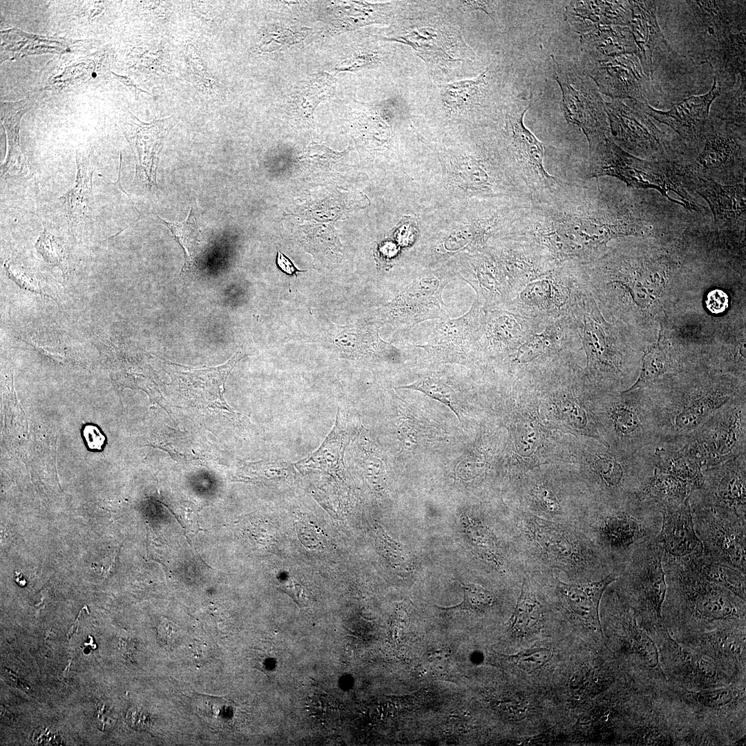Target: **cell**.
<instances>
[{"label":"cell","mask_w":746,"mask_h":746,"mask_svg":"<svg viewBox=\"0 0 746 746\" xmlns=\"http://www.w3.org/2000/svg\"><path fill=\"white\" fill-rule=\"evenodd\" d=\"M627 197L561 181L530 198L506 236L539 245L559 263H589L610 240L653 230L654 220Z\"/></svg>","instance_id":"1"},{"label":"cell","mask_w":746,"mask_h":746,"mask_svg":"<svg viewBox=\"0 0 746 746\" xmlns=\"http://www.w3.org/2000/svg\"><path fill=\"white\" fill-rule=\"evenodd\" d=\"M647 389L658 431V446L670 448L681 447L720 407L745 393L742 385L709 378L653 383Z\"/></svg>","instance_id":"2"},{"label":"cell","mask_w":746,"mask_h":746,"mask_svg":"<svg viewBox=\"0 0 746 746\" xmlns=\"http://www.w3.org/2000/svg\"><path fill=\"white\" fill-rule=\"evenodd\" d=\"M589 147L590 156L584 171V180L612 176L624 182L627 186L656 189L669 201L676 203L668 194L671 191L679 196L682 206L685 209L700 211L686 192L685 164L638 157L622 149L609 136L597 140Z\"/></svg>","instance_id":"3"},{"label":"cell","mask_w":746,"mask_h":746,"mask_svg":"<svg viewBox=\"0 0 746 746\" xmlns=\"http://www.w3.org/2000/svg\"><path fill=\"white\" fill-rule=\"evenodd\" d=\"M666 595L678 619L691 618L704 622L745 616V600L707 580L685 558L663 563Z\"/></svg>","instance_id":"4"},{"label":"cell","mask_w":746,"mask_h":746,"mask_svg":"<svg viewBox=\"0 0 746 746\" xmlns=\"http://www.w3.org/2000/svg\"><path fill=\"white\" fill-rule=\"evenodd\" d=\"M587 359L590 378L600 385L613 383L625 376L622 356L615 351L611 332L591 294L579 284L568 309Z\"/></svg>","instance_id":"5"},{"label":"cell","mask_w":746,"mask_h":746,"mask_svg":"<svg viewBox=\"0 0 746 746\" xmlns=\"http://www.w3.org/2000/svg\"><path fill=\"white\" fill-rule=\"evenodd\" d=\"M702 470L732 459L746 450L745 393L720 407L686 442Z\"/></svg>","instance_id":"6"},{"label":"cell","mask_w":746,"mask_h":746,"mask_svg":"<svg viewBox=\"0 0 746 746\" xmlns=\"http://www.w3.org/2000/svg\"><path fill=\"white\" fill-rule=\"evenodd\" d=\"M601 408L611 439L622 454L658 446L659 437L652 401L647 388L623 391Z\"/></svg>","instance_id":"7"},{"label":"cell","mask_w":746,"mask_h":746,"mask_svg":"<svg viewBox=\"0 0 746 746\" xmlns=\"http://www.w3.org/2000/svg\"><path fill=\"white\" fill-rule=\"evenodd\" d=\"M605 106L611 134L622 149L644 160L677 162L682 146L658 128L638 101L628 105L615 99Z\"/></svg>","instance_id":"8"},{"label":"cell","mask_w":746,"mask_h":746,"mask_svg":"<svg viewBox=\"0 0 746 746\" xmlns=\"http://www.w3.org/2000/svg\"><path fill=\"white\" fill-rule=\"evenodd\" d=\"M577 269L557 265L528 283L505 308L546 325L565 316L579 284Z\"/></svg>","instance_id":"9"},{"label":"cell","mask_w":746,"mask_h":746,"mask_svg":"<svg viewBox=\"0 0 746 746\" xmlns=\"http://www.w3.org/2000/svg\"><path fill=\"white\" fill-rule=\"evenodd\" d=\"M703 551L714 561L746 574V522L725 508L690 504Z\"/></svg>","instance_id":"10"},{"label":"cell","mask_w":746,"mask_h":746,"mask_svg":"<svg viewBox=\"0 0 746 746\" xmlns=\"http://www.w3.org/2000/svg\"><path fill=\"white\" fill-rule=\"evenodd\" d=\"M448 283L443 276L429 273L415 278L390 302L374 312V321L409 330L427 320L448 317L442 293Z\"/></svg>","instance_id":"11"},{"label":"cell","mask_w":746,"mask_h":746,"mask_svg":"<svg viewBox=\"0 0 746 746\" xmlns=\"http://www.w3.org/2000/svg\"><path fill=\"white\" fill-rule=\"evenodd\" d=\"M703 146L694 163L686 164L691 173L714 178L738 180L745 173V127L709 116Z\"/></svg>","instance_id":"12"},{"label":"cell","mask_w":746,"mask_h":746,"mask_svg":"<svg viewBox=\"0 0 746 746\" xmlns=\"http://www.w3.org/2000/svg\"><path fill=\"white\" fill-rule=\"evenodd\" d=\"M655 537L633 551L627 562L622 580L638 613L649 620L660 621L662 618L667 584L662 566L663 551Z\"/></svg>","instance_id":"13"},{"label":"cell","mask_w":746,"mask_h":746,"mask_svg":"<svg viewBox=\"0 0 746 746\" xmlns=\"http://www.w3.org/2000/svg\"><path fill=\"white\" fill-rule=\"evenodd\" d=\"M696 36V55L706 61L721 41L745 30V1H685Z\"/></svg>","instance_id":"14"},{"label":"cell","mask_w":746,"mask_h":746,"mask_svg":"<svg viewBox=\"0 0 746 746\" xmlns=\"http://www.w3.org/2000/svg\"><path fill=\"white\" fill-rule=\"evenodd\" d=\"M482 307L475 298L463 316L441 319L435 323L423 344L415 347L443 362L466 363L479 353L478 330Z\"/></svg>","instance_id":"15"},{"label":"cell","mask_w":746,"mask_h":746,"mask_svg":"<svg viewBox=\"0 0 746 746\" xmlns=\"http://www.w3.org/2000/svg\"><path fill=\"white\" fill-rule=\"evenodd\" d=\"M701 486L691 490L692 505L714 506L746 515V454L702 470Z\"/></svg>","instance_id":"16"},{"label":"cell","mask_w":746,"mask_h":746,"mask_svg":"<svg viewBox=\"0 0 746 746\" xmlns=\"http://www.w3.org/2000/svg\"><path fill=\"white\" fill-rule=\"evenodd\" d=\"M546 325L505 307L482 309L477 337L479 353L513 357L520 346Z\"/></svg>","instance_id":"17"},{"label":"cell","mask_w":746,"mask_h":746,"mask_svg":"<svg viewBox=\"0 0 746 746\" xmlns=\"http://www.w3.org/2000/svg\"><path fill=\"white\" fill-rule=\"evenodd\" d=\"M457 273L475 290L483 309L506 307L513 298L506 272L492 247L463 258Z\"/></svg>","instance_id":"18"},{"label":"cell","mask_w":746,"mask_h":746,"mask_svg":"<svg viewBox=\"0 0 746 746\" xmlns=\"http://www.w3.org/2000/svg\"><path fill=\"white\" fill-rule=\"evenodd\" d=\"M530 106L509 115L508 128L513 151L510 165L531 198L555 187L562 180L547 172L544 144L524 124V115Z\"/></svg>","instance_id":"19"},{"label":"cell","mask_w":746,"mask_h":746,"mask_svg":"<svg viewBox=\"0 0 746 746\" xmlns=\"http://www.w3.org/2000/svg\"><path fill=\"white\" fill-rule=\"evenodd\" d=\"M563 95L566 120L582 129L589 146L607 136L609 124L605 104L596 89L580 77L557 74Z\"/></svg>","instance_id":"20"},{"label":"cell","mask_w":746,"mask_h":746,"mask_svg":"<svg viewBox=\"0 0 746 746\" xmlns=\"http://www.w3.org/2000/svg\"><path fill=\"white\" fill-rule=\"evenodd\" d=\"M720 93V88L714 78L707 93L686 98L667 111L656 110L648 103H638L649 116L674 130L686 146L700 152L709 126L711 104Z\"/></svg>","instance_id":"21"},{"label":"cell","mask_w":746,"mask_h":746,"mask_svg":"<svg viewBox=\"0 0 746 746\" xmlns=\"http://www.w3.org/2000/svg\"><path fill=\"white\" fill-rule=\"evenodd\" d=\"M592 68L591 76L603 93L648 103L652 85L637 55L622 54L594 59Z\"/></svg>","instance_id":"22"},{"label":"cell","mask_w":746,"mask_h":746,"mask_svg":"<svg viewBox=\"0 0 746 746\" xmlns=\"http://www.w3.org/2000/svg\"><path fill=\"white\" fill-rule=\"evenodd\" d=\"M686 166V165H685ZM686 190L694 191L709 204L715 224L733 226L745 218V187L742 183L723 186L691 173L686 166Z\"/></svg>","instance_id":"23"},{"label":"cell","mask_w":746,"mask_h":746,"mask_svg":"<svg viewBox=\"0 0 746 746\" xmlns=\"http://www.w3.org/2000/svg\"><path fill=\"white\" fill-rule=\"evenodd\" d=\"M660 513V530L655 539L662 549V557L682 558L703 549L694 529L689 497L664 508Z\"/></svg>","instance_id":"24"},{"label":"cell","mask_w":746,"mask_h":746,"mask_svg":"<svg viewBox=\"0 0 746 746\" xmlns=\"http://www.w3.org/2000/svg\"><path fill=\"white\" fill-rule=\"evenodd\" d=\"M631 19L629 25L639 51V59L644 74L653 79V54L656 46L664 44L669 47L656 17V1H629Z\"/></svg>","instance_id":"25"},{"label":"cell","mask_w":746,"mask_h":746,"mask_svg":"<svg viewBox=\"0 0 746 746\" xmlns=\"http://www.w3.org/2000/svg\"><path fill=\"white\" fill-rule=\"evenodd\" d=\"M618 578V575L611 573L599 580L583 584H566L560 580L557 587L572 612L602 632L599 615L600 600L604 591Z\"/></svg>","instance_id":"26"},{"label":"cell","mask_w":746,"mask_h":746,"mask_svg":"<svg viewBox=\"0 0 746 746\" xmlns=\"http://www.w3.org/2000/svg\"><path fill=\"white\" fill-rule=\"evenodd\" d=\"M745 49V30H743L725 38L706 60L715 71L720 93L734 88L737 75L746 79Z\"/></svg>","instance_id":"27"},{"label":"cell","mask_w":746,"mask_h":746,"mask_svg":"<svg viewBox=\"0 0 746 746\" xmlns=\"http://www.w3.org/2000/svg\"><path fill=\"white\" fill-rule=\"evenodd\" d=\"M77 175L73 186L59 201L70 226H86L93 218V175L94 169L88 159L77 153Z\"/></svg>","instance_id":"28"},{"label":"cell","mask_w":746,"mask_h":746,"mask_svg":"<svg viewBox=\"0 0 746 746\" xmlns=\"http://www.w3.org/2000/svg\"><path fill=\"white\" fill-rule=\"evenodd\" d=\"M334 343L343 354L352 358H367L399 354V350L383 341L376 327L353 325L338 327Z\"/></svg>","instance_id":"29"},{"label":"cell","mask_w":746,"mask_h":746,"mask_svg":"<svg viewBox=\"0 0 746 746\" xmlns=\"http://www.w3.org/2000/svg\"><path fill=\"white\" fill-rule=\"evenodd\" d=\"M691 490L685 481L654 468L635 495L641 504L660 513L666 507L684 501Z\"/></svg>","instance_id":"30"},{"label":"cell","mask_w":746,"mask_h":746,"mask_svg":"<svg viewBox=\"0 0 746 746\" xmlns=\"http://www.w3.org/2000/svg\"><path fill=\"white\" fill-rule=\"evenodd\" d=\"M652 457L654 468L685 481L691 490L701 486L702 468L687 443L677 448L656 446Z\"/></svg>","instance_id":"31"},{"label":"cell","mask_w":746,"mask_h":746,"mask_svg":"<svg viewBox=\"0 0 746 746\" xmlns=\"http://www.w3.org/2000/svg\"><path fill=\"white\" fill-rule=\"evenodd\" d=\"M528 521L534 539L548 556L565 563L577 557L582 560V550L577 548L573 537L560 526L538 518Z\"/></svg>","instance_id":"32"},{"label":"cell","mask_w":746,"mask_h":746,"mask_svg":"<svg viewBox=\"0 0 746 746\" xmlns=\"http://www.w3.org/2000/svg\"><path fill=\"white\" fill-rule=\"evenodd\" d=\"M24 102L20 108L1 109V121L7 137V152L1 166V178H28L34 173L19 146V128L21 117L27 110Z\"/></svg>","instance_id":"33"},{"label":"cell","mask_w":746,"mask_h":746,"mask_svg":"<svg viewBox=\"0 0 746 746\" xmlns=\"http://www.w3.org/2000/svg\"><path fill=\"white\" fill-rule=\"evenodd\" d=\"M686 557L707 580L725 588L745 601L746 574L714 561L703 549Z\"/></svg>","instance_id":"34"},{"label":"cell","mask_w":746,"mask_h":746,"mask_svg":"<svg viewBox=\"0 0 746 746\" xmlns=\"http://www.w3.org/2000/svg\"><path fill=\"white\" fill-rule=\"evenodd\" d=\"M541 605L524 579L514 612L509 620V629L516 635L524 636L536 633L542 622Z\"/></svg>","instance_id":"35"},{"label":"cell","mask_w":746,"mask_h":746,"mask_svg":"<svg viewBox=\"0 0 746 746\" xmlns=\"http://www.w3.org/2000/svg\"><path fill=\"white\" fill-rule=\"evenodd\" d=\"M674 357L659 343L651 347L644 355L640 376L629 389L647 388L667 372L678 365Z\"/></svg>","instance_id":"36"},{"label":"cell","mask_w":746,"mask_h":746,"mask_svg":"<svg viewBox=\"0 0 746 746\" xmlns=\"http://www.w3.org/2000/svg\"><path fill=\"white\" fill-rule=\"evenodd\" d=\"M157 218L161 221L160 223L164 224L171 231L184 249L185 253L184 269L192 268L195 264V257L200 247V228L193 209H190L188 217L182 222L167 221L159 216Z\"/></svg>","instance_id":"37"},{"label":"cell","mask_w":746,"mask_h":746,"mask_svg":"<svg viewBox=\"0 0 746 746\" xmlns=\"http://www.w3.org/2000/svg\"><path fill=\"white\" fill-rule=\"evenodd\" d=\"M746 79L740 78L738 87L722 92L711 104L716 113L711 116L723 121L745 127Z\"/></svg>","instance_id":"38"},{"label":"cell","mask_w":746,"mask_h":746,"mask_svg":"<svg viewBox=\"0 0 746 746\" xmlns=\"http://www.w3.org/2000/svg\"><path fill=\"white\" fill-rule=\"evenodd\" d=\"M585 12L594 21L604 24L628 26L631 19L629 1H588Z\"/></svg>","instance_id":"39"},{"label":"cell","mask_w":746,"mask_h":746,"mask_svg":"<svg viewBox=\"0 0 746 746\" xmlns=\"http://www.w3.org/2000/svg\"><path fill=\"white\" fill-rule=\"evenodd\" d=\"M397 388L421 392L448 407L459 419L456 408V392L447 381L441 378L434 376H424L412 383L399 386Z\"/></svg>","instance_id":"40"},{"label":"cell","mask_w":746,"mask_h":746,"mask_svg":"<svg viewBox=\"0 0 746 746\" xmlns=\"http://www.w3.org/2000/svg\"><path fill=\"white\" fill-rule=\"evenodd\" d=\"M494 653L496 659L503 665L510 666L526 672L540 669L552 657V651L544 647L526 649L514 655H504L495 651Z\"/></svg>","instance_id":"41"},{"label":"cell","mask_w":746,"mask_h":746,"mask_svg":"<svg viewBox=\"0 0 746 746\" xmlns=\"http://www.w3.org/2000/svg\"><path fill=\"white\" fill-rule=\"evenodd\" d=\"M334 81L329 75L321 74L303 83L297 93V106L313 109L322 100L332 95Z\"/></svg>","instance_id":"42"},{"label":"cell","mask_w":746,"mask_h":746,"mask_svg":"<svg viewBox=\"0 0 746 746\" xmlns=\"http://www.w3.org/2000/svg\"><path fill=\"white\" fill-rule=\"evenodd\" d=\"M462 589L463 597L459 604L452 607L439 608L448 611L482 613L492 605L493 594L486 589L472 583L462 584Z\"/></svg>","instance_id":"43"},{"label":"cell","mask_w":746,"mask_h":746,"mask_svg":"<svg viewBox=\"0 0 746 746\" xmlns=\"http://www.w3.org/2000/svg\"><path fill=\"white\" fill-rule=\"evenodd\" d=\"M35 247L47 262L58 267L64 274L67 271L68 256L64 245L60 239L49 232L45 226Z\"/></svg>","instance_id":"44"},{"label":"cell","mask_w":746,"mask_h":746,"mask_svg":"<svg viewBox=\"0 0 746 746\" xmlns=\"http://www.w3.org/2000/svg\"><path fill=\"white\" fill-rule=\"evenodd\" d=\"M631 631L632 647L640 658L649 667L654 668L658 664V652L653 640L636 624L633 615L629 623Z\"/></svg>","instance_id":"45"},{"label":"cell","mask_w":746,"mask_h":746,"mask_svg":"<svg viewBox=\"0 0 746 746\" xmlns=\"http://www.w3.org/2000/svg\"><path fill=\"white\" fill-rule=\"evenodd\" d=\"M376 537L381 552L391 566L402 571H410L411 561L402 546L390 538L381 528H378Z\"/></svg>","instance_id":"46"},{"label":"cell","mask_w":746,"mask_h":746,"mask_svg":"<svg viewBox=\"0 0 746 746\" xmlns=\"http://www.w3.org/2000/svg\"><path fill=\"white\" fill-rule=\"evenodd\" d=\"M466 533L475 548L486 557L489 560L495 561L496 549L492 534L485 526L468 522L466 526Z\"/></svg>","instance_id":"47"},{"label":"cell","mask_w":746,"mask_h":746,"mask_svg":"<svg viewBox=\"0 0 746 746\" xmlns=\"http://www.w3.org/2000/svg\"><path fill=\"white\" fill-rule=\"evenodd\" d=\"M280 586L296 602L300 609L309 606L312 597L309 590L294 577L287 575L281 578Z\"/></svg>","instance_id":"48"},{"label":"cell","mask_w":746,"mask_h":746,"mask_svg":"<svg viewBox=\"0 0 746 746\" xmlns=\"http://www.w3.org/2000/svg\"><path fill=\"white\" fill-rule=\"evenodd\" d=\"M695 698L705 707L718 708L726 705L733 700L734 691L728 687L705 690L696 694Z\"/></svg>","instance_id":"49"},{"label":"cell","mask_w":746,"mask_h":746,"mask_svg":"<svg viewBox=\"0 0 746 746\" xmlns=\"http://www.w3.org/2000/svg\"><path fill=\"white\" fill-rule=\"evenodd\" d=\"M419 228L417 219L410 216L404 217L394 233V238L400 248L411 247L417 240Z\"/></svg>","instance_id":"50"},{"label":"cell","mask_w":746,"mask_h":746,"mask_svg":"<svg viewBox=\"0 0 746 746\" xmlns=\"http://www.w3.org/2000/svg\"><path fill=\"white\" fill-rule=\"evenodd\" d=\"M363 463L369 481H371L373 485L381 484L385 475V468L382 461L376 457L368 456L365 457Z\"/></svg>","instance_id":"51"},{"label":"cell","mask_w":746,"mask_h":746,"mask_svg":"<svg viewBox=\"0 0 746 746\" xmlns=\"http://www.w3.org/2000/svg\"><path fill=\"white\" fill-rule=\"evenodd\" d=\"M400 251L401 248L396 242L388 241L380 245L374 254L376 258H379L378 260L381 266L391 267L398 258Z\"/></svg>","instance_id":"52"},{"label":"cell","mask_w":746,"mask_h":746,"mask_svg":"<svg viewBox=\"0 0 746 746\" xmlns=\"http://www.w3.org/2000/svg\"><path fill=\"white\" fill-rule=\"evenodd\" d=\"M706 305L714 314L722 313L728 306L727 295L720 289L713 290L707 294Z\"/></svg>","instance_id":"53"},{"label":"cell","mask_w":746,"mask_h":746,"mask_svg":"<svg viewBox=\"0 0 746 746\" xmlns=\"http://www.w3.org/2000/svg\"><path fill=\"white\" fill-rule=\"evenodd\" d=\"M87 446L91 450H100L105 443V437L94 425H87L83 430Z\"/></svg>","instance_id":"54"},{"label":"cell","mask_w":746,"mask_h":746,"mask_svg":"<svg viewBox=\"0 0 746 746\" xmlns=\"http://www.w3.org/2000/svg\"><path fill=\"white\" fill-rule=\"evenodd\" d=\"M276 265L278 268L285 274L297 276L298 272H304L307 270L298 269L293 263V262L286 256H285L278 249L277 250V256L276 260Z\"/></svg>","instance_id":"55"},{"label":"cell","mask_w":746,"mask_h":746,"mask_svg":"<svg viewBox=\"0 0 746 746\" xmlns=\"http://www.w3.org/2000/svg\"><path fill=\"white\" fill-rule=\"evenodd\" d=\"M128 720L132 727L135 729H144L149 723L146 714L136 708L131 709L128 714Z\"/></svg>","instance_id":"56"},{"label":"cell","mask_w":746,"mask_h":746,"mask_svg":"<svg viewBox=\"0 0 746 746\" xmlns=\"http://www.w3.org/2000/svg\"><path fill=\"white\" fill-rule=\"evenodd\" d=\"M537 497L539 499L542 505L549 511L555 512L559 510V506L557 501L553 498L548 491L542 489L536 492Z\"/></svg>","instance_id":"57"},{"label":"cell","mask_w":746,"mask_h":746,"mask_svg":"<svg viewBox=\"0 0 746 746\" xmlns=\"http://www.w3.org/2000/svg\"><path fill=\"white\" fill-rule=\"evenodd\" d=\"M169 627V624H162L158 629L159 637L162 642L166 644H169V643L171 642L175 639L174 637H172V635H174L173 631Z\"/></svg>","instance_id":"58"},{"label":"cell","mask_w":746,"mask_h":746,"mask_svg":"<svg viewBox=\"0 0 746 746\" xmlns=\"http://www.w3.org/2000/svg\"><path fill=\"white\" fill-rule=\"evenodd\" d=\"M463 3L468 8H470V9H481L484 12H486L487 14L489 15V12L486 9V3H487V1H463Z\"/></svg>","instance_id":"59"}]
</instances>
